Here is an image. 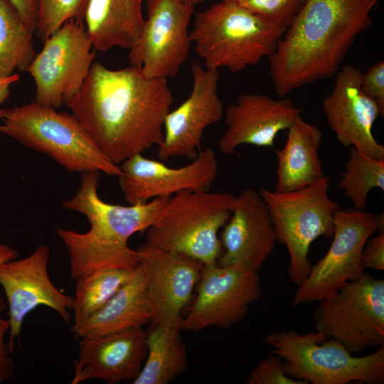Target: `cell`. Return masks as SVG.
Here are the masks:
<instances>
[{"label":"cell","mask_w":384,"mask_h":384,"mask_svg":"<svg viewBox=\"0 0 384 384\" xmlns=\"http://www.w3.org/2000/svg\"><path fill=\"white\" fill-rule=\"evenodd\" d=\"M166 78H150L130 65L112 70L94 62L65 105L97 147L114 164L159 146L173 104Z\"/></svg>","instance_id":"obj_1"},{"label":"cell","mask_w":384,"mask_h":384,"mask_svg":"<svg viewBox=\"0 0 384 384\" xmlns=\"http://www.w3.org/2000/svg\"><path fill=\"white\" fill-rule=\"evenodd\" d=\"M379 1L305 0L269 58L277 95L336 75Z\"/></svg>","instance_id":"obj_2"},{"label":"cell","mask_w":384,"mask_h":384,"mask_svg":"<svg viewBox=\"0 0 384 384\" xmlns=\"http://www.w3.org/2000/svg\"><path fill=\"white\" fill-rule=\"evenodd\" d=\"M99 171L82 173L75 194L63 207L83 214L90 227L85 233L59 228L57 235L65 245L73 280L107 269H134L139 264L137 250L128 245L130 237L146 232L169 197L154 198L128 206L102 201L97 193Z\"/></svg>","instance_id":"obj_3"},{"label":"cell","mask_w":384,"mask_h":384,"mask_svg":"<svg viewBox=\"0 0 384 384\" xmlns=\"http://www.w3.org/2000/svg\"><path fill=\"white\" fill-rule=\"evenodd\" d=\"M286 28L221 0L196 14L190 38L205 68L238 73L270 58Z\"/></svg>","instance_id":"obj_4"},{"label":"cell","mask_w":384,"mask_h":384,"mask_svg":"<svg viewBox=\"0 0 384 384\" xmlns=\"http://www.w3.org/2000/svg\"><path fill=\"white\" fill-rule=\"evenodd\" d=\"M0 119L1 133L46 154L69 171L115 176L122 173L73 114L34 101L4 110Z\"/></svg>","instance_id":"obj_5"},{"label":"cell","mask_w":384,"mask_h":384,"mask_svg":"<svg viewBox=\"0 0 384 384\" xmlns=\"http://www.w3.org/2000/svg\"><path fill=\"white\" fill-rule=\"evenodd\" d=\"M235 196L226 191H183L170 196L146 230V242L163 250L217 264L218 232L230 218Z\"/></svg>","instance_id":"obj_6"},{"label":"cell","mask_w":384,"mask_h":384,"mask_svg":"<svg viewBox=\"0 0 384 384\" xmlns=\"http://www.w3.org/2000/svg\"><path fill=\"white\" fill-rule=\"evenodd\" d=\"M272 353L282 360L286 375L312 384L384 383V346L355 356L334 338L319 331H272L265 336Z\"/></svg>","instance_id":"obj_7"},{"label":"cell","mask_w":384,"mask_h":384,"mask_svg":"<svg viewBox=\"0 0 384 384\" xmlns=\"http://www.w3.org/2000/svg\"><path fill=\"white\" fill-rule=\"evenodd\" d=\"M329 187L330 177L326 176L289 192L266 188L259 192L268 208L277 240L288 250V276L297 287L304 282L312 266L309 260L311 243L321 236L334 234V214L340 207L329 196Z\"/></svg>","instance_id":"obj_8"},{"label":"cell","mask_w":384,"mask_h":384,"mask_svg":"<svg viewBox=\"0 0 384 384\" xmlns=\"http://www.w3.org/2000/svg\"><path fill=\"white\" fill-rule=\"evenodd\" d=\"M316 329L352 355L384 346V279L364 272L319 302Z\"/></svg>","instance_id":"obj_9"},{"label":"cell","mask_w":384,"mask_h":384,"mask_svg":"<svg viewBox=\"0 0 384 384\" xmlns=\"http://www.w3.org/2000/svg\"><path fill=\"white\" fill-rule=\"evenodd\" d=\"M383 214H373L354 207L339 208L334 214L331 246L297 287L293 306L319 302L346 282L359 277L365 272L361 262L363 247L370 235L383 230Z\"/></svg>","instance_id":"obj_10"},{"label":"cell","mask_w":384,"mask_h":384,"mask_svg":"<svg viewBox=\"0 0 384 384\" xmlns=\"http://www.w3.org/2000/svg\"><path fill=\"white\" fill-rule=\"evenodd\" d=\"M27 72L36 86L35 102L58 109L80 90L96 50L82 21L65 22L44 41Z\"/></svg>","instance_id":"obj_11"},{"label":"cell","mask_w":384,"mask_h":384,"mask_svg":"<svg viewBox=\"0 0 384 384\" xmlns=\"http://www.w3.org/2000/svg\"><path fill=\"white\" fill-rule=\"evenodd\" d=\"M194 9L182 0H146L147 18L138 41L129 50L130 65L150 78L176 76L188 56V25Z\"/></svg>","instance_id":"obj_12"},{"label":"cell","mask_w":384,"mask_h":384,"mask_svg":"<svg viewBox=\"0 0 384 384\" xmlns=\"http://www.w3.org/2000/svg\"><path fill=\"white\" fill-rule=\"evenodd\" d=\"M196 299L181 329L199 331L210 326L229 328L245 319L262 290L258 272L239 266H204Z\"/></svg>","instance_id":"obj_13"},{"label":"cell","mask_w":384,"mask_h":384,"mask_svg":"<svg viewBox=\"0 0 384 384\" xmlns=\"http://www.w3.org/2000/svg\"><path fill=\"white\" fill-rule=\"evenodd\" d=\"M50 256L49 247L41 245L28 257L11 260L0 267V285L9 305L8 343L12 353L24 319L36 307L46 306L64 321H70L73 297L61 292L51 282L48 272Z\"/></svg>","instance_id":"obj_14"},{"label":"cell","mask_w":384,"mask_h":384,"mask_svg":"<svg viewBox=\"0 0 384 384\" xmlns=\"http://www.w3.org/2000/svg\"><path fill=\"white\" fill-rule=\"evenodd\" d=\"M193 79L189 96L164 122V137L157 156L164 161L174 157L194 159L205 129L224 115V105L218 93V70L204 68L199 62L191 67Z\"/></svg>","instance_id":"obj_15"},{"label":"cell","mask_w":384,"mask_h":384,"mask_svg":"<svg viewBox=\"0 0 384 384\" xmlns=\"http://www.w3.org/2000/svg\"><path fill=\"white\" fill-rule=\"evenodd\" d=\"M146 280L151 317L150 326H178L204 265L147 242L136 250Z\"/></svg>","instance_id":"obj_16"},{"label":"cell","mask_w":384,"mask_h":384,"mask_svg":"<svg viewBox=\"0 0 384 384\" xmlns=\"http://www.w3.org/2000/svg\"><path fill=\"white\" fill-rule=\"evenodd\" d=\"M121 164L119 183L124 200L130 205L170 197L183 191H209L218 169L216 154L209 146L200 149L189 164L179 168L169 167L142 154Z\"/></svg>","instance_id":"obj_17"},{"label":"cell","mask_w":384,"mask_h":384,"mask_svg":"<svg viewBox=\"0 0 384 384\" xmlns=\"http://www.w3.org/2000/svg\"><path fill=\"white\" fill-rule=\"evenodd\" d=\"M362 73L352 65L341 66L336 74L332 92L323 101V111L340 144L384 160V146L372 132L378 116H383L384 108L362 90Z\"/></svg>","instance_id":"obj_18"},{"label":"cell","mask_w":384,"mask_h":384,"mask_svg":"<svg viewBox=\"0 0 384 384\" xmlns=\"http://www.w3.org/2000/svg\"><path fill=\"white\" fill-rule=\"evenodd\" d=\"M220 240L218 265L259 271L277 242L268 208L259 193L247 188L235 196Z\"/></svg>","instance_id":"obj_19"},{"label":"cell","mask_w":384,"mask_h":384,"mask_svg":"<svg viewBox=\"0 0 384 384\" xmlns=\"http://www.w3.org/2000/svg\"><path fill=\"white\" fill-rule=\"evenodd\" d=\"M302 111L289 98L242 94L225 110L226 130L218 142L219 149L233 154L244 144L272 147L279 132L287 129Z\"/></svg>","instance_id":"obj_20"},{"label":"cell","mask_w":384,"mask_h":384,"mask_svg":"<svg viewBox=\"0 0 384 384\" xmlns=\"http://www.w3.org/2000/svg\"><path fill=\"white\" fill-rule=\"evenodd\" d=\"M146 335L142 327H135L80 338L71 383L79 384L92 379L110 384L133 380L146 356Z\"/></svg>","instance_id":"obj_21"},{"label":"cell","mask_w":384,"mask_h":384,"mask_svg":"<svg viewBox=\"0 0 384 384\" xmlns=\"http://www.w3.org/2000/svg\"><path fill=\"white\" fill-rule=\"evenodd\" d=\"M143 0H89L83 21L93 48L131 49L144 28Z\"/></svg>","instance_id":"obj_22"},{"label":"cell","mask_w":384,"mask_h":384,"mask_svg":"<svg viewBox=\"0 0 384 384\" xmlns=\"http://www.w3.org/2000/svg\"><path fill=\"white\" fill-rule=\"evenodd\" d=\"M151 317L144 272L138 264L132 277L98 311L70 328L75 338L142 327Z\"/></svg>","instance_id":"obj_23"},{"label":"cell","mask_w":384,"mask_h":384,"mask_svg":"<svg viewBox=\"0 0 384 384\" xmlns=\"http://www.w3.org/2000/svg\"><path fill=\"white\" fill-rule=\"evenodd\" d=\"M322 133L314 124L296 117L287 129L284 146L277 159L275 191L284 193L309 186L325 177L319 151Z\"/></svg>","instance_id":"obj_24"},{"label":"cell","mask_w":384,"mask_h":384,"mask_svg":"<svg viewBox=\"0 0 384 384\" xmlns=\"http://www.w3.org/2000/svg\"><path fill=\"white\" fill-rule=\"evenodd\" d=\"M181 331L178 326H149L146 361L132 384H166L187 370V347Z\"/></svg>","instance_id":"obj_25"},{"label":"cell","mask_w":384,"mask_h":384,"mask_svg":"<svg viewBox=\"0 0 384 384\" xmlns=\"http://www.w3.org/2000/svg\"><path fill=\"white\" fill-rule=\"evenodd\" d=\"M33 33L9 0H0V79L27 70L37 54Z\"/></svg>","instance_id":"obj_26"},{"label":"cell","mask_w":384,"mask_h":384,"mask_svg":"<svg viewBox=\"0 0 384 384\" xmlns=\"http://www.w3.org/2000/svg\"><path fill=\"white\" fill-rule=\"evenodd\" d=\"M135 268L99 270L77 279L71 327L80 325L101 309L132 277Z\"/></svg>","instance_id":"obj_27"},{"label":"cell","mask_w":384,"mask_h":384,"mask_svg":"<svg viewBox=\"0 0 384 384\" xmlns=\"http://www.w3.org/2000/svg\"><path fill=\"white\" fill-rule=\"evenodd\" d=\"M338 188L352 202L354 208L365 210L370 191H384V160L375 159L350 147L345 170L341 174Z\"/></svg>","instance_id":"obj_28"},{"label":"cell","mask_w":384,"mask_h":384,"mask_svg":"<svg viewBox=\"0 0 384 384\" xmlns=\"http://www.w3.org/2000/svg\"><path fill=\"white\" fill-rule=\"evenodd\" d=\"M38 12L36 34L43 42L65 22L83 21L89 0H36Z\"/></svg>","instance_id":"obj_29"},{"label":"cell","mask_w":384,"mask_h":384,"mask_svg":"<svg viewBox=\"0 0 384 384\" xmlns=\"http://www.w3.org/2000/svg\"><path fill=\"white\" fill-rule=\"evenodd\" d=\"M287 27L305 0H225Z\"/></svg>","instance_id":"obj_30"},{"label":"cell","mask_w":384,"mask_h":384,"mask_svg":"<svg viewBox=\"0 0 384 384\" xmlns=\"http://www.w3.org/2000/svg\"><path fill=\"white\" fill-rule=\"evenodd\" d=\"M247 384H308L292 378L283 370L282 358L272 353L260 361L245 380Z\"/></svg>","instance_id":"obj_31"},{"label":"cell","mask_w":384,"mask_h":384,"mask_svg":"<svg viewBox=\"0 0 384 384\" xmlns=\"http://www.w3.org/2000/svg\"><path fill=\"white\" fill-rule=\"evenodd\" d=\"M362 90L384 108V61H378L362 73Z\"/></svg>","instance_id":"obj_32"},{"label":"cell","mask_w":384,"mask_h":384,"mask_svg":"<svg viewBox=\"0 0 384 384\" xmlns=\"http://www.w3.org/2000/svg\"><path fill=\"white\" fill-rule=\"evenodd\" d=\"M6 304L0 297V383L9 380L14 370V364L11 358L12 353L9 343L6 341V335L10 330L9 318L1 316Z\"/></svg>","instance_id":"obj_33"},{"label":"cell","mask_w":384,"mask_h":384,"mask_svg":"<svg viewBox=\"0 0 384 384\" xmlns=\"http://www.w3.org/2000/svg\"><path fill=\"white\" fill-rule=\"evenodd\" d=\"M361 262L364 269L384 270V230L366 241L361 254Z\"/></svg>","instance_id":"obj_34"},{"label":"cell","mask_w":384,"mask_h":384,"mask_svg":"<svg viewBox=\"0 0 384 384\" xmlns=\"http://www.w3.org/2000/svg\"><path fill=\"white\" fill-rule=\"evenodd\" d=\"M28 26L35 32L38 24L36 0H9Z\"/></svg>","instance_id":"obj_35"},{"label":"cell","mask_w":384,"mask_h":384,"mask_svg":"<svg viewBox=\"0 0 384 384\" xmlns=\"http://www.w3.org/2000/svg\"><path fill=\"white\" fill-rule=\"evenodd\" d=\"M20 76L18 73H14L11 76L0 79V105L4 102L10 94L11 86L19 80ZM4 110L0 109V117Z\"/></svg>","instance_id":"obj_36"},{"label":"cell","mask_w":384,"mask_h":384,"mask_svg":"<svg viewBox=\"0 0 384 384\" xmlns=\"http://www.w3.org/2000/svg\"><path fill=\"white\" fill-rule=\"evenodd\" d=\"M18 252L16 249L0 242V267L5 262L16 259Z\"/></svg>","instance_id":"obj_37"},{"label":"cell","mask_w":384,"mask_h":384,"mask_svg":"<svg viewBox=\"0 0 384 384\" xmlns=\"http://www.w3.org/2000/svg\"><path fill=\"white\" fill-rule=\"evenodd\" d=\"M183 1L192 4L193 6L200 4L203 0H182Z\"/></svg>","instance_id":"obj_38"}]
</instances>
